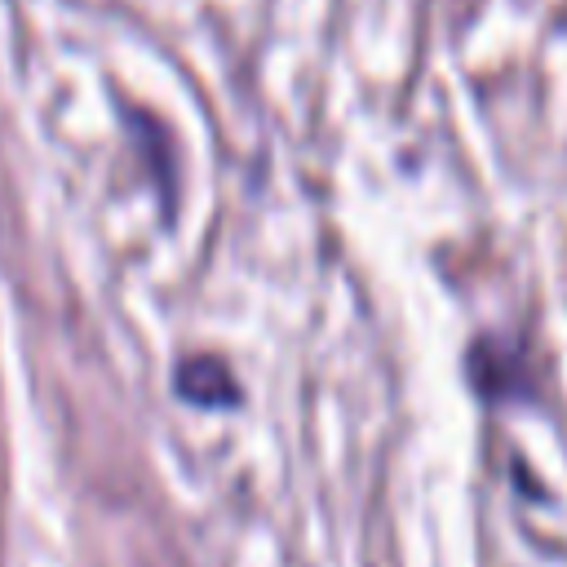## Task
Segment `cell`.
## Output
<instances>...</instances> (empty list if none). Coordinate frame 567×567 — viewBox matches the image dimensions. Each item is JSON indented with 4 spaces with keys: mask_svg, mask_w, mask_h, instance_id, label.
I'll return each mask as SVG.
<instances>
[{
    "mask_svg": "<svg viewBox=\"0 0 567 567\" xmlns=\"http://www.w3.org/2000/svg\"><path fill=\"white\" fill-rule=\"evenodd\" d=\"M173 390L195 408H230L239 403V385L230 377V363L217 354H186L173 368Z\"/></svg>",
    "mask_w": 567,
    "mask_h": 567,
    "instance_id": "obj_1",
    "label": "cell"
},
{
    "mask_svg": "<svg viewBox=\"0 0 567 567\" xmlns=\"http://www.w3.org/2000/svg\"><path fill=\"white\" fill-rule=\"evenodd\" d=\"M470 381L483 399H509L523 390V359L518 346H505L496 337H478L470 346Z\"/></svg>",
    "mask_w": 567,
    "mask_h": 567,
    "instance_id": "obj_2",
    "label": "cell"
}]
</instances>
